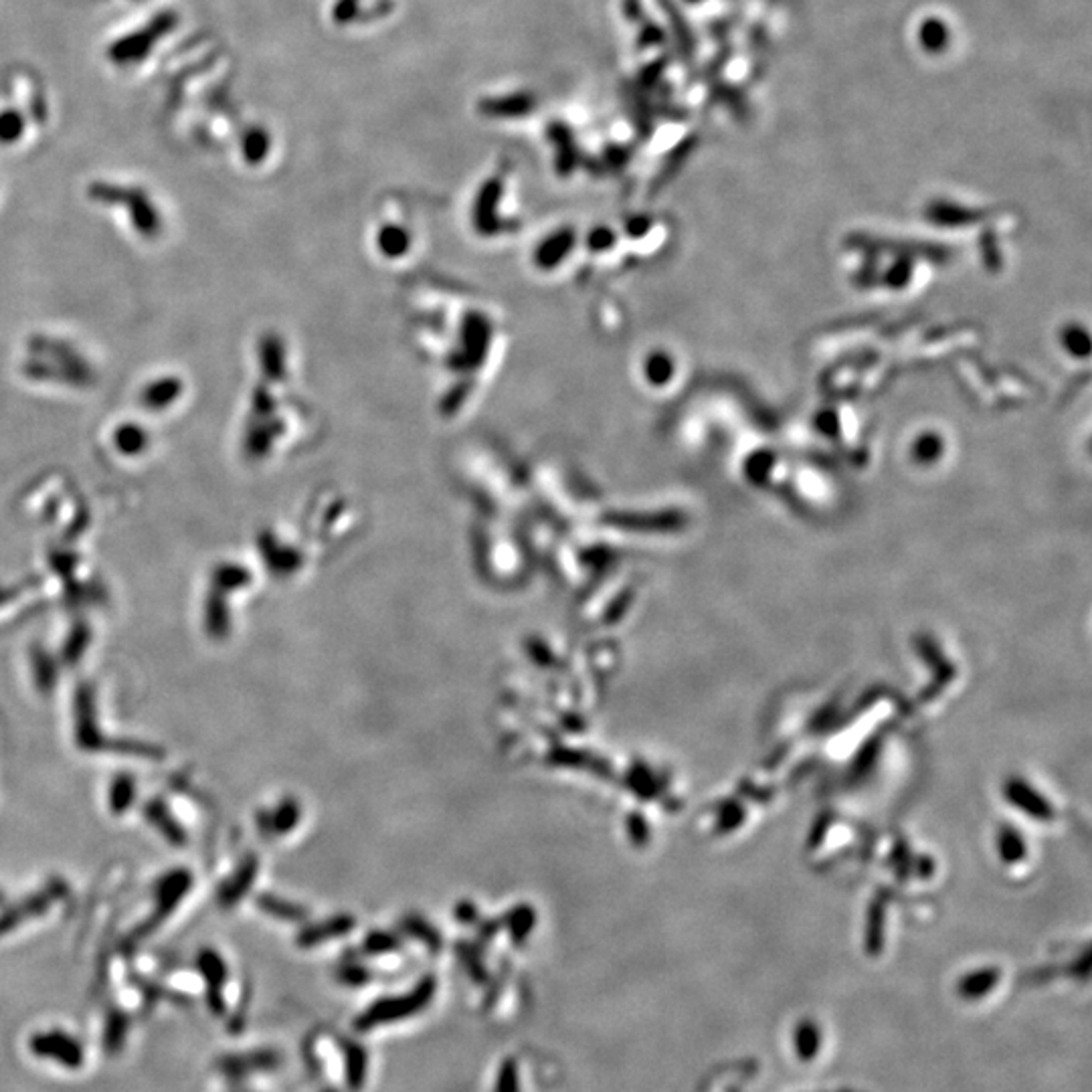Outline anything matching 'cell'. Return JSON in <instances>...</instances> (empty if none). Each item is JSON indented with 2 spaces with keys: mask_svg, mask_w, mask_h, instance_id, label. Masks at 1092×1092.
<instances>
[{
  "mask_svg": "<svg viewBox=\"0 0 1092 1092\" xmlns=\"http://www.w3.org/2000/svg\"><path fill=\"white\" fill-rule=\"evenodd\" d=\"M534 106H537V100L532 94L518 91V94L510 96L487 97L480 103V112L490 120H518L530 114Z\"/></svg>",
  "mask_w": 1092,
  "mask_h": 1092,
  "instance_id": "cell-4",
  "label": "cell"
},
{
  "mask_svg": "<svg viewBox=\"0 0 1092 1092\" xmlns=\"http://www.w3.org/2000/svg\"><path fill=\"white\" fill-rule=\"evenodd\" d=\"M332 15L334 21L340 22V25H351L358 15V0H336Z\"/></svg>",
  "mask_w": 1092,
  "mask_h": 1092,
  "instance_id": "cell-9",
  "label": "cell"
},
{
  "mask_svg": "<svg viewBox=\"0 0 1092 1092\" xmlns=\"http://www.w3.org/2000/svg\"><path fill=\"white\" fill-rule=\"evenodd\" d=\"M174 25H177V15L172 10H164V13L156 15L152 21L146 22L142 28H138V31H132L130 34L115 39L108 49V59L115 63L118 67L136 65V63L144 61L152 53L156 43L164 39L172 31Z\"/></svg>",
  "mask_w": 1092,
  "mask_h": 1092,
  "instance_id": "cell-1",
  "label": "cell"
},
{
  "mask_svg": "<svg viewBox=\"0 0 1092 1092\" xmlns=\"http://www.w3.org/2000/svg\"><path fill=\"white\" fill-rule=\"evenodd\" d=\"M346 1058H348V1064H346L348 1084H351L352 1090H358L360 1086H363L364 1076H367V1054H364V1050L360 1048V1045L348 1044Z\"/></svg>",
  "mask_w": 1092,
  "mask_h": 1092,
  "instance_id": "cell-7",
  "label": "cell"
},
{
  "mask_svg": "<svg viewBox=\"0 0 1092 1092\" xmlns=\"http://www.w3.org/2000/svg\"><path fill=\"white\" fill-rule=\"evenodd\" d=\"M27 118L21 109L3 108L0 109V144L19 142L25 133Z\"/></svg>",
  "mask_w": 1092,
  "mask_h": 1092,
  "instance_id": "cell-6",
  "label": "cell"
},
{
  "mask_svg": "<svg viewBox=\"0 0 1092 1092\" xmlns=\"http://www.w3.org/2000/svg\"><path fill=\"white\" fill-rule=\"evenodd\" d=\"M496 1092H520L518 1070H516L514 1060H506L502 1064V1068H499Z\"/></svg>",
  "mask_w": 1092,
  "mask_h": 1092,
  "instance_id": "cell-8",
  "label": "cell"
},
{
  "mask_svg": "<svg viewBox=\"0 0 1092 1092\" xmlns=\"http://www.w3.org/2000/svg\"><path fill=\"white\" fill-rule=\"evenodd\" d=\"M241 150L249 164H257V162L264 160L265 154L270 152V133L265 132V127H247L245 136L241 140Z\"/></svg>",
  "mask_w": 1092,
  "mask_h": 1092,
  "instance_id": "cell-5",
  "label": "cell"
},
{
  "mask_svg": "<svg viewBox=\"0 0 1092 1092\" xmlns=\"http://www.w3.org/2000/svg\"><path fill=\"white\" fill-rule=\"evenodd\" d=\"M33 1052L45 1058H53L69 1068H78L84 1062V1050L78 1039L65 1036L61 1032L40 1033L31 1042Z\"/></svg>",
  "mask_w": 1092,
  "mask_h": 1092,
  "instance_id": "cell-3",
  "label": "cell"
},
{
  "mask_svg": "<svg viewBox=\"0 0 1092 1092\" xmlns=\"http://www.w3.org/2000/svg\"><path fill=\"white\" fill-rule=\"evenodd\" d=\"M429 996H431V985H429V990L427 985H423L415 996L405 997V999H393V1002H382L379 1003V1006L370 1008L369 1012L357 1021V1027L358 1030H369V1027H375L379 1024H388V1021L400 1020L405 1018V1015L415 1014L417 1009L425 1006Z\"/></svg>",
  "mask_w": 1092,
  "mask_h": 1092,
  "instance_id": "cell-2",
  "label": "cell"
}]
</instances>
